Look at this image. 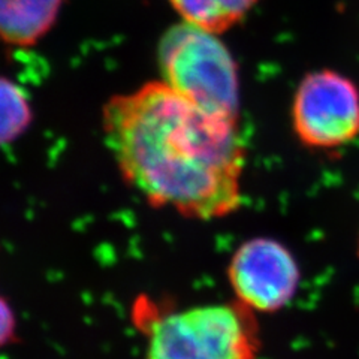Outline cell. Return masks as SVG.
<instances>
[{"label": "cell", "mask_w": 359, "mask_h": 359, "mask_svg": "<svg viewBox=\"0 0 359 359\" xmlns=\"http://www.w3.org/2000/svg\"><path fill=\"white\" fill-rule=\"evenodd\" d=\"M102 126L123 180L151 205L198 220L240 208L245 145L237 120L153 81L111 97Z\"/></svg>", "instance_id": "6da1fadb"}, {"label": "cell", "mask_w": 359, "mask_h": 359, "mask_svg": "<svg viewBox=\"0 0 359 359\" xmlns=\"http://www.w3.org/2000/svg\"><path fill=\"white\" fill-rule=\"evenodd\" d=\"M238 299L142 318L145 359H256V316Z\"/></svg>", "instance_id": "7a4b0ae2"}, {"label": "cell", "mask_w": 359, "mask_h": 359, "mask_svg": "<svg viewBox=\"0 0 359 359\" xmlns=\"http://www.w3.org/2000/svg\"><path fill=\"white\" fill-rule=\"evenodd\" d=\"M157 59L165 84L202 109L238 121V67L217 35L182 21L162 36Z\"/></svg>", "instance_id": "3957f363"}, {"label": "cell", "mask_w": 359, "mask_h": 359, "mask_svg": "<svg viewBox=\"0 0 359 359\" xmlns=\"http://www.w3.org/2000/svg\"><path fill=\"white\" fill-rule=\"evenodd\" d=\"M292 123L302 144L335 149L359 135V92L340 74L320 71L301 81L292 107Z\"/></svg>", "instance_id": "277c9868"}, {"label": "cell", "mask_w": 359, "mask_h": 359, "mask_svg": "<svg viewBox=\"0 0 359 359\" xmlns=\"http://www.w3.org/2000/svg\"><path fill=\"white\" fill-rule=\"evenodd\" d=\"M228 280L235 297L253 311L286 307L299 285V268L286 247L269 238L245 241L233 253Z\"/></svg>", "instance_id": "5b68a950"}, {"label": "cell", "mask_w": 359, "mask_h": 359, "mask_svg": "<svg viewBox=\"0 0 359 359\" xmlns=\"http://www.w3.org/2000/svg\"><path fill=\"white\" fill-rule=\"evenodd\" d=\"M63 0H0V41L15 47L39 42L59 17Z\"/></svg>", "instance_id": "8992f818"}, {"label": "cell", "mask_w": 359, "mask_h": 359, "mask_svg": "<svg viewBox=\"0 0 359 359\" xmlns=\"http://www.w3.org/2000/svg\"><path fill=\"white\" fill-rule=\"evenodd\" d=\"M183 21L220 35L240 22L257 0H170Z\"/></svg>", "instance_id": "52a82bcc"}, {"label": "cell", "mask_w": 359, "mask_h": 359, "mask_svg": "<svg viewBox=\"0 0 359 359\" xmlns=\"http://www.w3.org/2000/svg\"><path fill=\"white\" fill-rule=\"evenodd\" d=\"M30 121L32 111L25 92L0 76V145L15 141Z\"/></svg>", "instance_id": "ba28073f"}, {"label": "cell", "mask_w": 359, "mask_h": 359, "mask_svg": "<svg viewBox=\"0 0 359 359\" xmlns=\"http://www.w3.org/2000/svg\"><path fill=\"white\" fill-rule=\"evenodd\" d=\"M15 335V319L8 302L0 297V347L9 344Z\"/></svg>", "instance_id": "9c48e42d"}]
</instances>
